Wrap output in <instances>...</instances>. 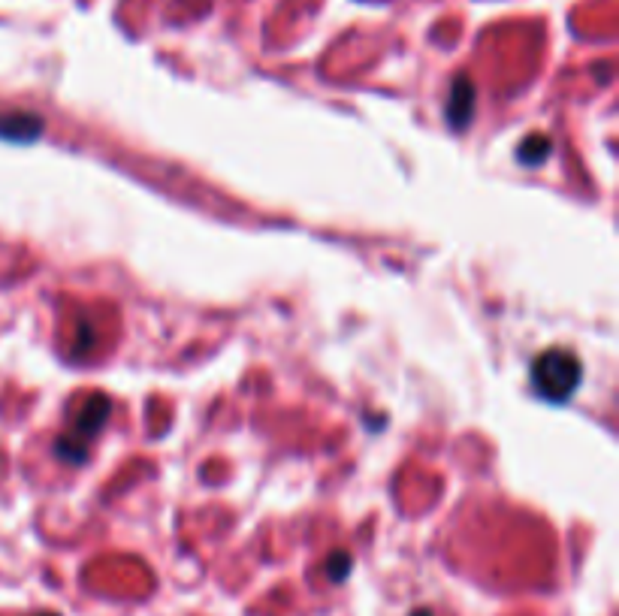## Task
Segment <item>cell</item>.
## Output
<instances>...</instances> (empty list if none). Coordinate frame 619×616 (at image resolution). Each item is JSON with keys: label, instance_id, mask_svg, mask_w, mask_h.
Listing matches in <instances>:
<instances>
[{"label": "cell", "instance_id": "277c9868", "mask_svg": "<svg viewBox=\"0 0 619 616\" xmlns=\"http://www.w3.org/2000/svg\"><path fill=\"white\" fill-rule=\"evenodd\" d=\"M43 133V121L31 112H10L0 115V136L13 142H31Z\"/></svg>", "mask_w": 619, "mask_h": 616}, {"label": "cell", "instance_id": "6da1fadb", "mask_svg": "<svg viewBox=\"0 0 619 616\" xmlns=\"http://www.w3.org/2000/svg\"><path fill=\"white\" fill-rule=\"evenodd\" d=\"M580 378H583V363L574 351L565 348L541 351L532 363V387L538 390V396L550 402L571 399L574 390L580 387Z\"/></svg>", "mask_w": 619, "mask_h": 616}, {"label": "cell", "instance_id": "ba28073f", "mask_svg": "<svg viewBox=\"0 0 619 616\" xmlns=\"http://www.w3.org/2000/svg\"><path fill=\"white\" fill-rule=\"evenodd\" d=\"M43 616H55V613H43Z\"/></svg>", "mask_w": 619, "mask_h": 616}, {"label": "cell", "instance_id": "8992f818", "mask_svg": "<svg viewBox=\"0 0 619 616\" xmlns=\"http://www.w3.org/2000/svg\"><path fill=\"white\" fill-rule=\"evenodd\" d=\"M348 574H351V556H348L345 550L333 553V556L327 559V577H330L333 583H342Z\"/></svg>", "mask_w": 619, "mask_h": 616}, {"label": "cell", "instance_id": "5b68a950", "mask_svg": "<svg viewBox=\"0 0 619 616\" xmlns=\"http://www.w3.org/2000/svg\"><path fill=\"white\" fill-rule=\"evenodd\" d=\"M550 151H553V139L544 136V133H532V136L523 139V145L517 148V158H520V164H526V167H538Z\"/></svg>", "mask_w": 619, "mask_h": 616}, {"label": "cell", "instance_id": "7a4b0ae2", "mask_svg": "<svg viewBox=\"0 0 619 616\" xmlns=\"http://www.w3.org/2000/svg\"><path fill=\"white\" fill-rule=\"evenodd\" d=\"M472 115H475V85L469 76H456L444 106V118L453 130H466Z\"/></svg>", "mask_w": 619, "mask_h": 616}, {"label": "cell", "instance_id": "3957f363", "mask_svg": "<svg viewBox=\"0 0 619 616\" xmlns=\"http://www.w3.org/2000/svg\"><path fill=\"white\" fill-rule=\"evenodd\" d=\"M109 417V402L106 396H94L91 402L82 405V411L76 414V426H73V441L85 444L88 438H94L100 432V426Z\"/></svg>", "mask_w": 619, "mask_h": 616}, {"label": "cell", "instance_id": "52a82bcc", "mask_svg": "<svg viewBox=\"0 0 619 616\" xmlns=\"http://www.w3.org/2000/svg\"><path fill=\"white\" fill-rule=\"evenodd\" d=\"M411 616H432V610H426V607H420V610H414Z\"/></svg>", "mask_w": 619, "mask_h": 616}]
</instances>
